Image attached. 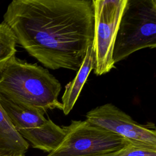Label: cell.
<instances>
[{
    "mask_svg": "<svg viewBox=\"0 0 156 156\" xmlns=\"http://www.w3.org/2000/svg\"><path fill=\"white\" fill-rule=\"evenodd\" d=\"M4 22L46 68L77 71L93 43L92 0H13Z\"/></svg>",
    "mask_w": 156,
    "mask_h": 156,
    "instance_id": "cell-1",
    "label": "cell"
},
{
    "mask_svg": "<svg viewBox=\"0 0 156 156\" xmlns=\"http://www.w3.org/2000/svg\"><path fill=\"white\" fill-rule=\"evenodd\" d=\"M60 82L47 69L21 60L15 55L0 69V94L9 99L44 112L62 109L58 100Z\"/></svg>",
    "mask_w": 156,
    "mask_h": 156,
    "instance_id": "cell-2",
    "label": "cell"
},
{
    "mask_svg": "<svg viewBox=\"0 0 156 156\" xmlns=\"http://www.w3.org/2000/svg\"><path fill=\"white\" fill-rule=\"evenodd\" d=\"M156 47V1L127 0L113 53L115 64L133 52Z\"/></svg>",
    "mask_w": 156,
    "mask_h": 156,
    "instance_id": "cell-3",
    "label": "cell"
},
{
    "mask_svg": "<svg viewBox=\"0 0 156 156\" xmlns=\"http://www.w3.org/2000/svg\"><path fill=\"white\" fill-rule=\"evenodd\" d=\"M63 128V141L46 156H101L119 152L130 142L86 119L71 121Z\"/></svg>",
    "mask_w": 156,
    "mask_h": 156,
    "instance_id": "cell-4",
    "label": "cell"
},
{
    "mask_svg": "<svg viewBox=\"0 0 156 156\" xmlns=\"http://www.w3.org/2000/svg\"><path fill=\"white\" fill-rule=\"evenodd\" d=\"M127 0H92L94 14V73L101 76L115 68L113 53Z\"/></svg>",
    "mask_w": 156,
    "mask_h": 156,
    "instance_id": "cell-5",
    "label": "cell"
},
{
    "mask_svg": "<svg viewBox=\"0 0 156 156\" xmlns=\"http://www.w3.org/2000/svg\"><path fill=\"white\" fill-rule=\"evenodd\" d=\"M86 120L131 142L156 147L155 128L138 124L111 103L98 106L87 112Z\"/></svg>",
    "mask_w": 156,
    "mask_h": 156,
    "instance_id": "cell-6",
    "label": "cell"
},
{
    "mask_svg": "<svg viewBox=\"0 0 156 156\" xmlns=\"http://www.w3.org/2000/svg\"><path fill=\"white\" fill-rule=\"evenodd\" d=\"M18 132L26 141L30 143L33 147L49 153L55 151L60 146L65 136L63 127L57 125L50 119H47L39 127L21 130Z\"/></svg>",
    "mask_w": 156,
    "mask_h": 156,
    "instance_id": "cell-7",
    "label": "cell"
},
{
    "mask_svg": "<svg viewBox=\"0 0 156 156\" xmlns=\"http://www.w3.org/2000/svg\"><path fill=\"white\" fill-rule=\"evenodd\" d=\"M0 104L18 132L39 127L47 120L44 111L13 102L1 94Z\"/></svg>",
    "mask_w": 156,
    "mask_h": 156,
    "instance_id": "cell-8",
    "label": "cell"
},
{
    "mask_svg": "<svg viewBox=\"0 0 156 156\" xmlns=\"http://www.w3.org/2000/svg\"><path fill=\"white\" fill-rule=\"evenodd\" d=\"M94 66V54L93 43L87 48L86 55L82 64L77 71L76 77L65 86V90L62 97V104L63 113L68 115L73 108L82 89Z\"/></svg>",
    "mask_w": 156,
    "mask_h": 156,
    "instance_id": "cell-9",
    "label": "cell"
},
{
    "mask_svg": "<svg viewBox=\"0 0 156 156\" xmlns=\"http://www.w3.org/2000/svg\"><path fill=\"white\" fill-rule=\"evenodd\" d=\"M4 65H0V69ZM28 148L29 143L15 129L0 104V155H22Z\"/></svg>",
    "mask_w": 156,
    "mask_h": 156,
    "instance_id": "cell-10",
    "label": "cell"
},
{
    "mask_svg": "<svg viewBox=\"0 0 156 156\" xmlns=\"http://www.w3.org/2000/svg\"><path fill=\"white\" fill-rule=\"evenodd\" d=\"M16 38L9 26L0 23V65L5 64L16 52Z\"/></svg>",
    "mask_w": 156,
    "mask_h": 156,
    "instance_id": "cell-11",
    "label": "cell"
},
{
    "mask_svg": "<svg viewBox=\"0 0 156 156\" xmlns=\"http://www.w3.org/2000/svg\"><path fill=\"white\" fill-rule=\"evenodd\" d=\"M116 156H156V147L130 141Z\"/></svg>",
    "mask_w": 156,
    "mask_h": 156,
    "instance_id": "cell-12",
    "label": "cell"
},
{
    "mask_svg": "<svg viewBox=\"0 0 156 156\" xmlns=\"http://www.w3.org/2000/svg\"><path fill=\"white\" fill-rule=\"evenodd\" d=\"M119 152H115V153H112V154H107V155H101V156H116L117 154H118Z\"/></svg>",
    "mask_w": 156,
    "mask_h": 156,
    "instance_id": "cell-13",
    "label": "cell"
},
{
    "mask_svg": "<svg viewBox=\"0 0 156 156\" xmlns=\"http://www.w3.org/2000/svg\"><path fill=\"white\" fill-rule=\"evenodd\" d=\"M0 156H5V155H0ZM18 156H24V155H18Z\"/></svg>",
    "mask_w": 156,
    "mask_h": 156,
    "instance_id": "cell-14",
    "label": "cell"
}]
</instances>
